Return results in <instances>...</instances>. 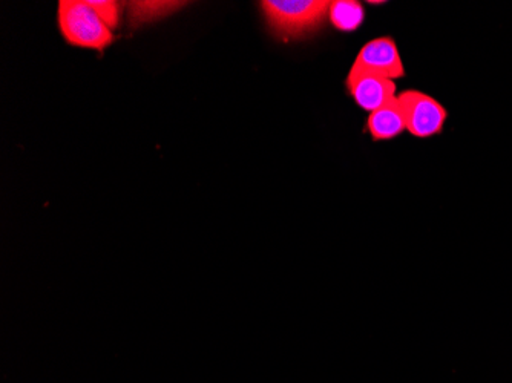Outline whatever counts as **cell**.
<instances>
[{
	"mask_svg": "<svg viewBox=\"0 0 512 383\" xmlns=\"http://www.w3.org/2000/svg\"><path fill=\"white\" fill-rule=\"evenodd\" d=\"M59 28L63 39L79 48L103 53L114 42V34L108 25L80 0H60Z\"/></svg>",
	"mask_w": 512,
	"mask_h": 383,
	"instance_id": "cell-1",
	"label": "cell"
},
{
	"mask_svg": "<svg viewBox=\"0 0 512 383\" xmlns=\"http://www.w3.org/2000/svg\"><path fill=\"white\" fill-rule=\"evenodd\" d=\"M329 5L327 0H266L261 2V10L269 27L289 39L318 28L329 14Z\"/></svg>",
	"mask_w": 512,
	"mask_h": 383,
	"instance_id": "cell-2",
	"label": "cell"
},
{
	"mask_svg": "<svg viewBox=\"0 0 512 383\" xmlns=\"http://www.w3.org/2000/svg\"><path fill=\"white\" fill-rule=\"evenodd\" d=\"M404 111L407 131L416 138H430L442 134L448 112L442 103L431 95L416 89H407L398 94Z\"/></svg>",
	"mask_w": 512,
	"mask_h": 383,
	"instance_id": "cell-3",
	"label": "cell"
},
{
	"mask_svg": "<svg viewBox=\"0 0 512 383\" xmlns=\"http://www.w3.org/2000/svg\"><path fill=\"white\" fill-rule=\"evenodd\" d=\"M352 68L378 74V76L390 80L404 79L405 77V66L401 53L391 37H378V39L365 43Z\"/></svg>",
	"mask_w": 512,
	"mask_h": 383,
	"instance_id": "cell-4",
	"label": "cell"
},
{
	"mask_svg": "<svg viewBox=\"0 0 512 383\" xmlns=\"http://www.w3.org/2000/svg\"><path fill=\"white\" fill-rule=\"evenodd\" d=\"M345 85L356 105L370 114L398 97L394 80L359 69H350Z\"/></svg>",
	"mask_w": 512,
	"mask_h": 383,
	"instance_id": "cell-5",
	"label": "cell"
},
{
	"mask_svg": "<svg viewBox=\"0 0 512 383\" xmlns=\"http://www.w3.org/2000/svg\"><path fill=\"white\" fill-rule=\"evenodd\" d=\"M367 131L375 141L394 140L407 131L404 111L398 97L368 115Z\"/></svg>",
	"mask_w": 512,
	"mask_h": 383,
	"instance_id": "cell-6",
	"label": "cell"
},
{
	"mask_svg": "<svg viewBox=\"0 0 512 383\" xmlns=\"http://www.w3.org/2000/svg\"><path fill=\"white\" fill-rule=\"evenodd\" d=\"M329 19L336 30L353 33L364 23V7L358 0H332L329 5Z\"/></svg>",
	"mask_w": 512,
	"mask_h": 383,
	"instance_id": "cell-7",
	"label": "cell"
},
{
	"mask_svg": "<svg viewBox=\"0 0 512 383\" xmlns=\"http://www.w3.org/2000/svg\"><path fill=\"white\" fill-rule=\"evenodd\" d=\"M86 4L108 25L109 30L119 28L122 7L115 0H86Z\"/></svg>",
	"mask_w": 512,
	"mask_h": 383,
	"instance_id": "cell-8",
	"label": "cell"
}]
</instances>
